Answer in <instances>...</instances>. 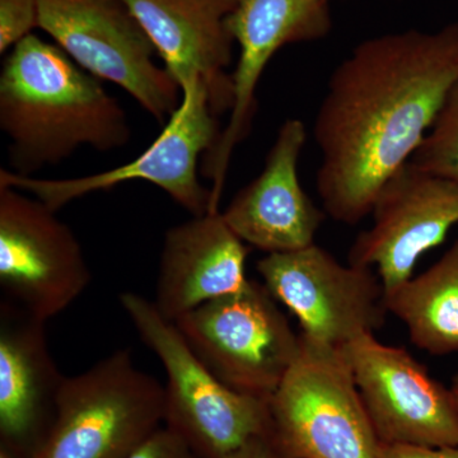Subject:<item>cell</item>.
<instances>
[{
	"instance_id": "ac0fdd59",
	"label": "cell",
	"mask_w": 458,
	"mask_h": 458,
	"mask_svg": "<svg viewBox=\"0 0 458 458\" xmlns=\"http://www.w3.org/2000/svg\"><path fill=\"white\" fill-rule=\"evenodd\" d=\"M386 307L420 351L458 352V240L429 269L387 292Z\"/></svg>"
},
{
	"instance_id": "d4e9b609",
	"label": "cell",
	"mask_w": 458,
	"mask_h": 458,
	"mask_svg": "<svg viewBox=\"0 0 458 458\" xmlns=\"http://www.w3.org/2000/svg\"><path fill=\"white\" fill-rule=\"evenodd\" d=\"M0 458H21L14 456V454H9L8 451L3 450V448H0Z\"/></svg>"
},
{
	"instance_id": "2e32d148",
	"label": "cell",
	"mask_w": 458,
	"mask_h": 458,
	"mask_svg": "<svg viewBox=\"0 0 458 458\" xmlns=\"http://www.w3.org/2000/svg\"><path fill=\"white\" fill-rule=\"evenodd\" d=\"M306 141L302 120L283 123L264 170L222 213L247 245L267 254H282L315 243L327 213L313 204L298 179V161Z\"/></svg>"
},
{
	"instance_id": "9c48e42d",
	"label": "cell",
	"mask_w": 458,
	"mask_h": 458,
	"mask_svg": "<svg viewBox=\"0 0 458 458\" xmlns=\"http://www.w3.org/2000/svg\"><path fill=\"white\" fill-rule=\"evenodd\" d=\"M256 269L271 295L297 318L304 336L340 349L385 327L386 292L372 267L344 265L312 243L267 254Z\"/></svg>"
},
{
	"instance_id": "7a4b0ae2",
	"label": "cell",
	"mask_w": 458,
	"mask_h": 458,
	"mask_svg": "<svg viewBox=\"0 0 458 458\" xmlns=\"http://www.w3.org/2000/svg\"><path fill=\"white\" fill-rule=\"evenodd\" d=\"M0 128L12 172L21 176L59 165L80 148L106 153L131 138L125 111L101 81L33 33L3 59Z\"/></svg>"
},
{
	"instance_id": "6da1fadb",
	"label": "cell",
	"mask_w": 458,
	"mask_h": 458,
	"mask_svg": "<svg viewBox=\"0 0 458 458\" xmlns=\"http://www.w3.org/2000/svg\"><path fill=\"white\" fill-rule=\"evenodd\" d=\"M458 81V22L361 41L334 69L313 138L324 212L355 225L410 161Z\"/></svg>"
},
{
	"instance_id": "ba28073f",
	"label": "cell",
	"mask_w": 458,
	"mask_h": 458,
	"mask_svg": "<svg viewBox=\"0 0 458 458\" xmlns=\"http://www.w3.org/2000/svg\"><path fill=\"white\" fill-rule=\"evenodd\" d=\"M164 131L134 161L77 179L49 180L0 171V185L31 192L54 212L75 199L105 191L129 181H146L164 190L192 216L212 213V191L199 181V159L216 147L222 131L203 83L190 82Z\"/></svg>"
},
{
	"instance_id": "5b68a950",
	"label": "cell",
	"mask_w": 458,
	"mask_h": 458,
	"mask_svg": "<svg viewBox=\"0 0 458 458\" xmlns=\"http://www.w3.org/2000/svg\"><path fill=\"white\" fill-rule=\"evenodd\" d=\"M300 335V354L267 401L279 456L381 458L382 443L342 352Z\"/></svg>"
},
{
	"instance_id": "603a6c76",
	"label": "cell",
	"mask_w": 458,
	"mask_h": 458,
	"mask_svg": "<svg viewBox=\"0 0 458 458\" xmlns=\"http://www.w3.org/2000/svg\"><path fill=\"white\" fill-rule=\"evenodd\" d=\"M229 458H282L270 436H258L245 443Z\"/></svg>"
},
{
	"instance_id": "8fae6325",
	"label": "cell",
	"mask_w": 458,
	"mask_h": 458,
	"mask_svg": "<svg viewBox=\"0 0 458 458\" xmlns=\"http://www.w3.org/2000/svg\"><path fill=\"white\" fill-rule=\"evenodd\" d=\"M340 352L382 445H458V409L451 388L433 378L406 349L386 345L369 334Z\"/></svg>"
},
{
	"instance_id": "30bf717a",
	"label": "cell",
	"mask_w": 458,
	"mask_h": 458,
	"mask_svg": "<svg viewBox=\"0 0 458 458\" xmlns=\"http://www.w3.org/2000/svg\"><path fill=\"white\" fill-rule=\"evenodd\" d=\"M90 280L80 241L56 212L22 190L0 185L2 300L47 321L65 311Z\"/></svg>"
},
{
	"instance_id": "7402d4cb",
	"label": "cell",
	"mask_w": 458,
	"mask_h": 458,
	"mask_svg": "<svg viewBox=\"0 0 458 458\" xmlns=\"http://www.w3.org/2000/svg\"><path fill=\"white\" fill-rule=\"evenodd\" d=\"M381 458H458V445L445 447L382 445Z\"/></svg>"
},
{
	"instance_id": "e0dca14e",
	"label": "cell",
	"mask_w": 458,
	"mask_h": 458,
	"mask_svg": "<svg viewBox=\"0 0 458 458\" xmlns=\"http://www.w3.org/2000/svg\"><path fill=\"white\" fill-rule=\"evenodd\" d=\"M249 247L221 212L192 216L168 229L159 259L156 298L158 312L174 322L201 304L240 292Z\"/></svg>"
},
{
	"instance_id": "d6986e66",
	"label": "cell",
	"mask_w": 458,
	"mask_h": 458,
	"mask_svg": "<svg viewBox=\"0 0 458 458\" xmlns=\"http://www.w3.org/2000/svg\"><path fill=\"white\" fill-rule=\"evenodd\" d=\"M410 162L458 182V81Z\"/></svg>"
},
{
	"instance_id": "cb8c5ba5",
	"label": "cell",
	"mask_w": 458,
	"mask_h": 458,
	"mask_svg": "<svg viewBox=\"0 0 458 458\" xmlns=\"http://www.w3.org/2000/svg\"><path fill=\"white\" fill-rule=\"evenodd\" d=\"M450 388L452 391V394H454V403H456L458 409V375L454 376V378H452V384Z\"/></svg>"
},
{
	"instance_id": "7c38bea8",
	"label": "cell",
	"mask_w": 458,
	"mask_h": 458,
	"mask_svg": "<svg viewBox=\"0 0 458 458\" xmlns=\"http://www.w3.org/2000/svg\"><path fill=\"white\" fill-rule=\"evenodd\" d=\"M370 216L372 227L355 238L348 262L376 267L387 293L458 225V182L406 162L379 190Z\"/></svg>"
},
{
	"instance_id": "3957f363",
	"label": "cell",
	"mask_w": 458,
	"mask_h": 458,
	"mask_svg": "<svg viewBox=\"0 0 458 458\" xmlns=\"http://www.w3.org/2000/svg\"><path fill=\"white\" fill-rule=\"evenodd\" d=\"M119 300L140 339L164 364L165 427L199 458H229L254 437L270 436L269 400L223 385L153 301L131 292Z\"/></svg>"
},
{
	"instance_id": "44dd1931",
	"label": "cell",
	"mask_w": 458,
	"mask_h": 458,
	"mask_svg": "<svg viewBox=\"0 0 458 458\" xmlns=\"http://www.w3.org/2000/svg\"><path fill=\"white\" fill-rule=\"evenodd\" d=\"M129 458H199L177 434L167 427L158 430Z\"/></svg>"
},
{
	"instance_id": "9a60e30c",
	"label": "cell",
	"mask_w": 458,
	"mask_h": 458,
	"mask_svg": "<svg viewBox=\"0 0 458 458\" xmlns=\"http://www.w3.org/2000/svg\"><path fill=\"white\" fill-rule=\"evenodd\" d=\"M182 89L203 83L216 114L231 113L233 80L227 73L234 40L227 20L237 0H123Z\"/></svg>"
},
{
	"instance_id": "ffe728a7",
	"label": "cell",
	"mask_w": 458,
	"mask_h": 458,
	"mask_svg": "<svg viewBox=\"0 0 458 458\" xmlns=\"http://www.w3.org/2000/svg\"><path fill=\"white\" fill-rule=\"evenodd\" d=\"M40 0H0V54L9 53L38 27Z\"/></svg>"
},
{
	"instance_id": "277c9868",
	"label": "cell",
	"mask_w": 458,
	"mask_h": 458,
	"mask_svg": "<svg viewBox=\"0 0 458 458\" xmlns=\"http://www.w3.org/2000/svg\"><path fill=\"white\" fill-rule=\"evenodd\" d=\"M165 423V387L120 349L65 377L56 414L32 458H129Z\"/></svg>"
},
{
	"instance_id": "5bb4252c",
	"label": "cell",
	"mask_w": 458,
	"mask_h": 458,
	"mask_svg": "<svg viewBox=\"0 0 458 458\" xmlns=\"http://www.w3.org/2000/svg\"><path fill=\"white\" fill-rule=\"evenodd\" d=\"M47 321L0 303V448L32 458L55 419L65 376L47 344Z\"/></svg>"
},
{
	"instance_id": "4fadbf2b",
	"label": "cell",
	"mask_w": 458,
	"mask_h": 458,
	"mask_svg": "<svg viewBox=\"0 0 458 458\" xmlns=\"http://www.w3.org/2000/svg\"><path fill=\"white\" fill-rule=\"evenodd\" d=\"M227 25L240 47V59L232 74L233 106L228 125L203 157L201 174L213 183L212 212L219 210L232 153L249 134L256 89L271 57L285 45L327 38L333 18L328 0H237Z\"/></svg>"
},
{
	"instance_id": "52a82bcc",
	"label": "cell",
	"mask_w": 458,
	"mask_h": 458,
	"mask_svg": "<svg viewBox=\"0 0 458 458\" xmlns=\"http://www.w3.org/2000/svg\"><path fill=\"white\" fill-rule=\"evenodd\" d=\"M38 29L99 81L119 86L165 125L182 92L123 0H40Z\"/></svg>"
},
{
	"instance_id": "484cf974",
	"label": "cell",
	"mask_w": 458,
	"mask_h": 458,
	"mask_svg": "<svg viewBox=\"0 0 458 458\" xmlns=\"http://www.w3.org/2000/svg\"><path fill=\"white\" fill-rule=\"evenodd\" d=\"M328 2H330V0H328Z\"/></svg>"
},
{
	"instance_id": "8992f818",
	"label": "cell",
	"mask_w": 458,
	"mask_h": 458,
	"mask_svg": "<svg viewBox=\"0 0 458 458\" xmlns=\"http://www.w3.org/2000/svg\"><path fill=\"white\" fill-rule=\"evenodd\" d=\"M199 360L237 393L269 400L301 351L297 335L265 284L201 304L174 322Z\"/></svg>"
}]
</instances>
